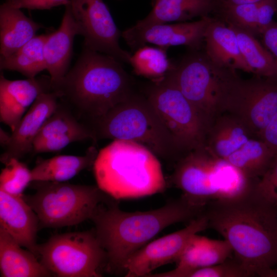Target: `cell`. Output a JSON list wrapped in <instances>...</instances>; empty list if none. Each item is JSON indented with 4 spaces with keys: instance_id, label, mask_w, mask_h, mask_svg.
I'll list each match as a JSON object with an SVG mask.
<instances>
[{
    "instance_id": "6da1fadb",
    "label": "cell",
    "mask_w": 277,
    "mask_h": 277,
    "mask_svg": "<svg viewBox=\"0 0 277 277\" xmlns=\"http://www.w3.org/2000/svg\"><path fill=\"white\" fill-rule=\"evenodd\" d=\"M256 180L213 200L203 211L208 228L222 235L253 276H277V212L258 193Z\"/></svg>"
},
{
    "instance_id": "7a4b0ae2",
    "label": "cell",
    "mask_w": 277,
    "mask_h": 277,
    "mask_svg": "<svg viewBox=\"0 0 277 277\" xmlns=\"http://www.w3.org/2000/svg\"><path fill=\"white\" fill-rule=\"evenodd\" d=\"M100 205L91 220L96 236L105 251L107 269L124 272L128 260L165 228L190 222L200 215L204 207L183 195L157 209L127 212L116 204Z\"/></svg>"
},
{
    "instance_id": "3957f363",
    "label": "cell",
    "mask_w": 277,
    "mask_h": 277,
    "mask_svg": "<svg viewBox=\"0 0 277 277\" xmlns=\"http://www.w3.org/2000/svg\"><path fill=\"white\" fill-rule=\"evenodd\" d=\"M52 91L91 121L133 93L131 80L122 63L85 47Z\"/></svg>"
},
{
    "instance_id": "277c9868",
    "label": "cell",
    "mask_w": 277,
    "mask_h": 277,
    "mask_svg": "<svg viewBox=\"0 0 277 277\" xmlns=\"http://www.w3.org/2000/svg\"><path fill=\"white\" fill-rule=\"evenodd\" d=\"M92 167L97 186L115 200L149 196L166 188L158 157L135 142L113 140L98 152Z\"/></svg>"
},
{
    "instance_id": "5b68a950",
    "label": "cell",
    "mask_w": 277,
    "mask_h": 277,
    "mask_svg": "<svg viewBox=\"0 0 277 277\" xmlns=\"http://www.w3.org/2000/svg\"><path fill=\"white\" fill-rule=\"evenodd\" d=\"M96 140L131 141L165 160L181 156L152 105L146 97L132 93L103 116L91 121Z\"/></svg>"
},
{
    "instance_id": "8992f818",
    "label": "cell",
    "mask_w": 277,
    "mask_h": 277,
    "mask_svg": "<svg viewBox=\"0 0 277 277\" xmlns=\"http://www.w3.org/2000/svg\"><path fill=\"white\" fill-rule=\"evenodd\" d=\"M171 181L182 191V195L203 207L213 200L237 192L249 182L239 170L216 156L206 146L180 158Z\"/></svg>"
},
{
    "instance_id": "52a82bcc",
    "label": "cell",
    "mask_w": 277,
    "mask_h": 277,
    "mask_svg": "<svg viewBox=\"0 0 277 277\" xmlns=\"http://www.w3.org/2000/svg\"><path fill=\"white\" fill-rule=\"evenodd\" d=\"M32 182L35 192L23 197L37 215L41 228L71 226L91 220L108 195L97 185Z\"/></svg>"
},
{
    "instance_id": "ba28073f",
    "label": "cell",
    "mask_w": 277,
    "mask_h": 277,
    "mask_svg": "<svg viewBox=\"0 0 277 277\" xmlns=\"http://www.w3.org/2000/svg\"><path fill=\"white\" fill-rule=\"evenodd\" d=\"M235 72L220 67L205 55L184 60L167 76L211 125L223 113Z\"/></svg>"
},
{
    "instance_id": "9c48e42d",
    "label": "cell",
    "mask_w": 277,
    "mask_h": 277,
    "mask_svg": "<svg viewBox=\"0 0 277 277\" xmlns=\"http://www.w3.org/2000/svg\"><path fill=\"white\" fill-rule=\"evenodd\" d=\"M147 98L181 158L206 146L209 125L168 78L153 82Z\"/></svg>"
},
{
    "instance_id": "30bf717a",
    "label": "cell",
    "mask_w": 277,
    "mask_h": 277,
    "mask_svg": "<svg viewBox=\"0 0 277 277\" xmlns=\"http://www.w3.org/2000/svg\"><path fill=\"white\" fill-rule=\"evenodd\" d=\"M40 262L59 277H99L106 263L105 250L94 231L71 232L51 236L38 244Z\"/></svg>"
},
{
    "instance_id": "8fae6325",
    "label": "cell",
    "mask_w": 277,
    "mask_h": 277,
    "mask_svg": "<svg viewBox=\"0 0 277 277\" xmlns=\"http://www.w3.org/2000/svg\"><path fill=\"white\" fill-rule=\"evenodd\" d=\"M239 118L258 138L277 112V81L236 76L228 93L223 113Z\"/></svg>"
},
{
    "instance_id": "7c38bea8",
    "label": "cell",
    "mask_w": 277,
    "mask_h": 277,
    "mask_svg": "<svg viewBox=\"0 0 277 277\" xmlns=\"http://www.w3.org/2000/svg\"><path fill=\"white\" fill-rule=\"evenodd\" d=\"M69 5L85 48L129 63L131 54L121 47L122 33L103 0H71Z\"/></svg>"
},
{
    "instance_id": "4fadbf2b",
    "label": "cell",
    "mask_w": 277,
    "mask_h": 277,
    "mask_svg": "<svg viewBox=\"0 0 277 277\" xmlns=\"http://www.w3.org/2000/svg\"><path fill=\"white\" fill-rule=\"evenodd\" d=\"M208 228L203 212L177 231L149 242L128 260L124 267L127 277H147L162 266L176 262L190 239Z\"/></svg>"
},
{
    "instance_id": "5bb4252c",
    "label": "cell",
    "mask_w": 277,
    "mask_h": 277,
    "mask_svg": "<svg viewBox=\"0 0 277 277\" xmlns=\"http://www.w3.org/2000/svg\"><path fill=\"white\" fill-rule=\"evenodd\" d=\"M211 20L205 16L193 22L146 26L135 24L122 32L121 36L135 50L148 44L167 50L170 47L179 45L196 49L204 41L206 28Z\"/></svg>"
},
{
    "instance_id": "9a60e30c",
    "label": "cell",
    "mask_w": 277,
    "mask_h": 277,
    "mask_svg": "<svg viewBox=\"0 0 277 277\" xmlns=\"http://www.w3.org/2000/svg\"><path fill=\"white\" fill-rule=\"evenodd\" d=\"M87 140H96L92 129L58 104L36 136L32 152L35 154L57 152L72 143Z\"/></svg>"
},
{
    "instance_id": "2e32d148",
    "label": "cell",
    "mask_w": 277,
    "mask_h": 277,
    "mask_svg": "<svg viewBox=\"0 0 277 277\" xmlns=\"http://www.w3.org/2000/svg\"><path fill=\"white\" fill-rule=\"evenodd\" d=\"M52 91L50 77L10 80L0 76V120L13 132L41 93Z\"/></svg>"
},
{
    "instance_id": "e0dca14e",
    "label": "cell",
    "mask_w": 277,
    "mask_h": 277,
    "mask_svg": "<svg viewBox=\"0 0 277 277\" xmlns=\"http://www.w3.org/2000/svg\"><path fill=\"white\" fill-rule=\"evenodd\" d=\"M60 96L50 91L38 96L12 132L5 151L1 155L4 164L11 158L19 159L32 152L33 141L46 121L55 111Z\"/></svg>"
},
{
    "instance_id": "ac0fdd59",
    "label": "cell",
    "mask_w": 277,
    "mask_h": 277,
    "mask_svg": "<svg viewBox=\"0 0 277 277\" xmlns=\"http://www.w3.org/2000/svg\"><path fill=\"white\" fill-rule=\"evenodd\" d=\"M0 226L22 247L38 256L39 220L23 195H12L0 189Z\"/></svg>"
},
{
    "instance_id": "d6986e66",
    "label": "cell",
    "mask_w": 277,
    "mask_h": 277,
    "mask_svg": "<svg viewBox=\"0 0 277 277\" xmlns=\"http://www.w3.org/2000/svg\"><path fill=\"white\" fill-rule=\"evenodd\" d=\"M76 35H80L79 29L70 5H68L59 28L47 35L44 46L46 70L50 74L51 88L60 82L69 70L74 38Z\"/></svg>"
},
{
    "instance_id": "ffe728a7",
    "label": "cell",
    "mask_w": 277,
    "mask_h": 277,
    "mask_svg": "<svg viewBox=\"0 0 277 277\" xmlns=\"http://www.w3.org/2000/svg\"><path fill=\"white\" fill-rule=\"evenodd\" d=\"M233 250L224 239L214 240L194 234L189 241L176 262V267L170 271L151 273L147 277H183L191 270L211 266L231 257Z\"/></svg>"
},
{
    "instance_id": "44dd1931",
    "label": "cell",
    "mask_w": 277,
    "mask_h": 277,
    "mask_svg": "<svg viewBox=\"0 0 277 277\" xmlns=\"http://www.w3.org/2000/svg\"><path fill=\"white\" fill-rule=\"evenodd\" d=\"M206 56L216 66L251 73L241 52L235 32L229 24L211 18L204 35Z\"/></svg>"
},
{
    "instance_id": "7402d4cb",
    "label": "cell",
    "mask_w": 277,
    "mask_h": 277,
    "mask_svg": "<svg viewBox=\"0 0 277 277\" xmlns=\"http://www.w3.org/2000/svg\"><path fill=\"white\" fill-rule=\"evenodd\" d=\"M254 136L239 118L224 112L210 126L206 146L216 156L225 160Z\"/></svg>"
},
{
    "instance_id": "603a6c76",
    "label": "cell",
    "mask_w": 277,
    "mask_h": 277,
    "mask_svg": "<svg viewBox=\"0 0 277 277\" xmlns=\"http://www.w3.org/2000/svg\"><path fill=\"white\" fill-rule=\"evenodd\" d=\"M13 237L0 226L1 277H48L52 273L29 250L23 249Z\"/></svg>"
},
{
    "instance_id": "cb8c5ba5",
    "label": "cell",
    "mask_w": 277,
    "mask_h": 277,
    "mask_svg": "<svg viewBox=\"0 0 277 277\" xmlns=\"http://www.w3.org/2000/svg\"><path fill=\"white\" fill-rule=\"evenodd\" d=\"M42 28L41 24L26 16L20 9L3 3L0 7L1 56L16 51Z\"/></svg>"
},
{
    "instance_id": "d4e9b609",
    "label": "cell",
    "mask_w": 277,
    "mask_h": 277,
    "mask_svg": "<svg viewBox=\"0 0 277 277\" xmlns=\"http://www.w3.org/2000/svg\"><path fill=\"white\" fill-rule=\"evenodd\" d=\"M97 153L91 147L84 155H61L39 160L31 170L32 182L68 181L93 165Z\"/></svg>"
},
{
    "instance_id": "484cf974",
    "label": "cell",
    "mask_w": 277,
    "mask_h": 277,
    "mask_svg": "<svg viewBox=\"0 0 277 277\" xmlns=\"http://www.w3.org/2000/svg\"><path fill=\"white\" fill-rule=\"evenodd\" d=\"M215 6L212 0H155L152 9L135 24L138 26L187 22L207 16Z\"/></svg>"
},
{
    "instance_id": "4316f807",
    "label": "cell",
    "mask_w": 277,
    "mask_h": 277,
    "mask_svg": "<svg viewBox=\"0 0 277 277\" xmlns=\"http://www.w3.org/2000/svg\"><path fill=\"white\" fill-rule=\"evenodd\" d=\"M274 156L262 140L252 137L225 160L248 179L256 180L265 172Z\"/></svg>"
},
{
    "instance_id": "83f0119b",
    "label": "cell",
    "mask_w": 277,
    "mask_h": 277,
    "mask_svg": "<svg viewBox=\"0 0 277 277\" xmlns=\"http://www.w3.org/2000/svg\"><path fill=\"white\" fill-rule=\"evenodd\" d=\"M47 34L34 36L13 53L0 56V69L18 72L33 78L46 70L44 55V46Z\"/></svg>"
},
{
    "instance_id": "f1b7e54d",
    "label": "cell",
    "mask_w": 277,
    "mask_h": 277,
    "mask_svg": "<svg viewBox=\"0 0 277 277\" xmlns=\"http://www.w3.org/2000/svg\"><path fill=\"white\" fill-rule=\"evenodd\" d=\"M230 25L235 32L241 52L251 73L277 81V60L261 45L253 34Z\"/></svg>"
},
{
    "instance_id": "f546056e",
    "label": "cell",
    "mask_w": 277,
    "mask_h": 277,
    "mask_svg": "<svg viewBox=\"0 0 277 277\" xmlns=\"http://www.w3.org/2000/svg\"><path fill=\"white\" fill-rule=\"evenodd\" d=\"M129 64L136 75L153 82L165 78L174 67L168 57L167 49L147 45L135 50Z\"/></svg>"
},
{
    "instance_id": "4dcf8cb0",
    "label": "cell",
    "mask_w": 277,
    "mask_h": 277,
    "mask_svg": "<svg viewBox=\"0 0 277 277\" xmlns=\"http://www.w3.org/2000/svg\"><path fill=\"white\" fill-rule=\"evenodd\" d=\"M0 174V189L8 193L23 196V193L32 182L31 170L19 159L11 158L4 163Z\"/></svg>"
},
{
    "instance_id": "1f68e13d",
    "label": "cell",
    "mask_w": 277,
    "mask_h": 277,
    "mask_svg": "<svg viewBox=\"0 0 277 277\" xmlns=\"http://www.w3.org/2000/svg\"><path fill=\"white\" fill-rule=\"evenodd\" d=\"M261 2L232 4L220 0V5L228 24L254 34L258 33Z\"/></svg>"
},
{
    "instance_id": "d6a6232c",
    "label": "cell",
    "mask_w": 277,
    "mask_h": 277,
    "mask_svg": "<svg viewBox=\"0 0 277 277\" xmlns=\"http://www.w3.org/2000/svg\"><path fill=\"white\" fill-rule=\"evenodd\" d=\"M252 273L236 257L229 258L222 263L185 273L183 277H250Z\"/></svg>"
},
{
    "instance_id": "836d02e7",
    "label": "cell",
    "mask_w": 277,
    "mask_h": 277,
    "mask_svg": "<svg viewBox=\"0 0 277 277\" xmlns=\"http://www.w3.org/2000/svg\"><path fill=\"white\" fill-rule=\"evenodd\" d=\"M255 187L264 200L277 212V155L263 174L255 181Z\"/></svg>"
},
{
    "instance_id": "e575fe53",
    "label": "cell",
    "mask_w": 277,
    "mask_h": 277,
    "mask_svg": "<svg viewBox=\"0 0 277 277\" xmlns=\"http://www.w3.org/2000/svg\"><path fill=\"white\" fill-rule=\"evenodd\" d=\"M71 0H6L8 5L18 9L48 10L61 5L70 4Z\"/></svg>"
},
{
    "instance_id": "d590c367",
    "label": "cell",
    "mask_w": 277,
    "mask_h": 277,
    "mask_svg": "<svg viewBox=\"0 0 277 277\" xmlns=\"http://www.w3.org/2000/svg\"><path fill=\"white\" fill-rule=\"evenodd\" d=\"M258 138L262 140L277 155V112L261 132Z\"/></svg>"
},
{
    "instance_id": "8d00e7d4",
    "label": "cell",
    "mask_w": 277,
    "mask_h": 277,
    "mask_svg": "<svg viewBox=\"0 0 277 277\" xmlns=\"http://www.w3.org/2000/svg\"><path fill=\"white\" fill-rule=\"evenodd\" d=\"M262 34L265 48L277 60V22L273 21Z\"/></svg>"
},
{
    "instance_id": "74e56055",
    "label": "cell",
    "mask_w": 277,
    "mask_h": 277,
    "mask_svg": "<svg viewBox=\"0 0 277 277\" xmlns=\"http://www.w3.org/2000/svg\"><path fill=\"white\" fill-rule=\"evenodd\" d=\"M0 142L2 146L6 148L10 140L11 134H10L7 132L5 131L1 128Z\"/></svg>"
},
{
    "instance_id": "f35d334b",
    "label": "cell",
    "mask_w": 277,
    "mask_h": 277,
    "mask_svg": "<svg viewBox=\"0 0 277 277\" xmlns=\"http://www.w3.org/2000/svg\"><path fill=\"white\" fill-rule=\"evenodd\" d=\"M227 3L232 4H241L246 3H259L264 0H222Z\"/></svg>"
},
{
    "instance_id": "ab89813d",
    "label": "cell",
    "mask_w": 277,
    "mask_h": 277,
    "mask_svg": "<svg viewBox=\"0 0 277 277\" xmlns=\"http://www.w3.org/2000/svg\"><path fill=\"white\" fill-rule=\"evenodd\" d=\"M155 1V0H154Z\"/></svg>"
}]
</instances>
